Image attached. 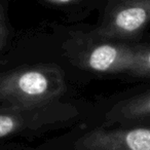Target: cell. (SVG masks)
<instances>
[{"label":"cell","instance_id":"cell-1","mask_svg":"<svg viewBox=\"0 0 150 150\" xmlns=\"http://www.w3.org/2000/svg\"><path fill=\"white\" fill-rule=\"evenodd\" d=\"M65 90L62 71L54 66L15 70L0 77V100L18 108H31L58 98Z\"/></svg>","mask_w":150,"mask_h":150},{"label":"cell","instance_id":"cell-2","mask_svg":"<svg viewBox=\"0 0 150 150\" xmlns=\"http://www.w3.org/2000/svg\"><path fill=\"white\" fill-rule=\"evenodd\" d=\"M149 24L150 0H115L107 7L97 35L109 40H132Z\"/></svg>","mask_w":150,"mask_h":150},{"label":"cell","instance_id":"cell-3","mask_svg":"<svg viewBox=\"0 0 150 150\" xmlns=\"http://www.w3.org/2000/svg\"><path fill=\"white\" fill-rule=\"evenodd\" d=\"M74 150H150V127L93 129L77 140Z\"/></svg>","mask_w":150,"mask_h":150},{"label":"cell","instance_id":"cell-4","mask_svg":"<svg viewBox=\"0 0 150 150\" xmlns=\"http://www.w3.org/2000/svg\"><path fill=\"white\" fill-rule=\"evenodd\" d=\"M135 47L123 43L102 42L91 47L84 57L86 65L96 72L129 73L133 65Z\"/></svg>","mask_w":150,"mask_h":150},{"label":"cell","instance_id":"cell-5","mask_svg":"<svg viewBox=\"0 0 150 150\" xmlns=\"http://www.w3.org/2000/svg\"><path fill=\"white\" fill-rule=\"evenodd\" d=\"M150 116V92L118 103L108 113L111 121L140 119Z\"/></svg>","mask_w":150,"mask_h":150},{"label":"cell","instance_id":"cell-6","mask_svg":"<svg viewBox=\"0 0 150 150\" xmlns=\"http://www.w3.org/2000/svg\"><path fill=\"white\" fill-rule=\"evenodd\" d=\"M129 74L150 76V47H135L133 65Z\"/></svg>","mask_w":150,"mask_h":150},{"label":"cell","instance_id":"cell-7","mask_svg":"<svg viewBox=\"0 0 150 150\" xmlns=\"http://www.w3.org/2000/svg\"><path fill=\"white\" fill-rule=\"evenodd\" d=\"M23 119L19 114L0 113V138L16 133L23 127Z\"/></svg>","mask_w":150,"mask_h":150},{"label":"cell","instance_id":"cell-8","mask_svg":"<svg viewBox=\"0 0 150 150\" xmlns=\"http://www.w3.org/2000/svg\"><path fill=\"white\" fill-rule=\"evenodd\" d=\"M6 25H5V20L4 16H3L2 9L0 8V50H2L3 45L5 43V39H6Z\"/></svg>","mask_w":150,"mask_h":150},{"label":"cell","instance_id":"cell-9","mask_svg":"<svg viewBox=\"0 0 150 150\" xmlns=\"http://www.w3.org/2000/svg\"><path fill=\"white\" fill-rule=\"evenodd\" d=\"M47 1L54 4H70V3L77 2L79 0H47Z\"/></svg>","mask_w":150,"mask_h":150}]
</instances>
